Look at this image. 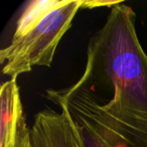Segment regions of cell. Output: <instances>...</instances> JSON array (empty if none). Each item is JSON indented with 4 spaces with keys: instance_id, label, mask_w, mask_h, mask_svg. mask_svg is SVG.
<instances>
[{
    "instance_id": "8992f818",
    "label": "cell",
    "mask_w": 147,
    "mask_h": 147,
    "mask_svg": "<svg viewBox=\"0 0 147 147\" xmlns=\"http://www.w3.org/2000/svg\"><path fill=\"white\" fill-rule=\"evenodd\" d=\"M67 109V108H66ZM80 147H113L89 119L67 109Z\"/></svg>"
},
{
    "instance_id": "6da1fadb",
    "label": "cell",
    "mask_w": 147,
    "mask_h": 147,
    "mask_svg": "<svg viewBox=\"0 0 147 147\" xmlns=\"http://www.w3.org/2000/svg\"><path fill=\"white\" fill-rule=\"evenodd\" d=\"M136 14L118 3L90 40L84 72L46 98L90 120L113 147H147V53Z\"/></svg>"
},
{
    "instance_id": "7a4b0ae2",
    "label": "cell",
    "mask_w": 147,
    "mask_h": 147,
    "mask_svg": "<svg viewBox=\"0 0 147 147\" xmlns=\"http://www.w3.org/2000/svg\"><path fill=\"white\" fill-rule=\"evenodd\" d=\"M84 0H68L0 51L2 72L10 79L32 71L34 66L50 67L56 48L70 28Z\"/></svg>"
},
{
    "instance_id": "5b68a950",
    "label": "cell",
    "mask_w": 147,
    "mask_h": 147,
    "mask_svg": "<svg viewBox=\"0 0 147 147\" xmlns=\"http://www.w3.org/2000/svg\"><path fill=\"white\" fill-rule=\"evenodd\" d=\"M68 0H35L28 3L16 25L12 38H16L32 26L40 22L53 10L63 6Z\"/></svg>"
},
{
    "instance_id": "277c9868",
    "label": "cell",
    "mask_w": 147,
    "mask_h": 147,
    "mask_svg": "<svg viewBox=\"0 0 147 147\" xmlns=\"http://www.w3.org/2000/svg\"><path fill=\"white\" fill-rule=\"evenodd\" d=\"M57 106L60 112L46 109L34 115L31 147H80L66 107Z\"/></svg>"
},
{
    "instance_id": "52a82bcc",
    "label": "cell",
    "mask_w": 147,
    "mask_h": 147,
    "mask_svg": "<svg viewBox=\"0 0 147 147\" xmlns=\"http://www.w3.org/2000/svg\"><path fill=\"white\" fill-rule=\"evenodd\" d=\"M122 3L121 1H87L84 0L82 8L81 9H93V8H99V7H109L112 8L113 6Z\"/></svg>"
},
{
    "instance_id": "3957f363",
    "label": "cell",
    "mask_w": 147,
    "mask_h": 147,
    "mask_svg": "<svg viewBox=\"0 0 147 147\" xmlns=\"http://www.w3.org/2000/svg\"><path fill=\"white\" fill-rule=\"evenodd\" d=\"M0 147H31V128L16 79L3 83L0 89Z\"/></svg>"
}]
</instances>
